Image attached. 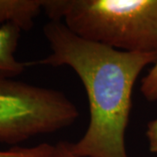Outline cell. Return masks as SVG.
Returning a JSON list of instances; mask_svg holds the SVG:
<instances>
[{"instance_id":"6da1fadb","label":"cell","mask_w":157,"mask_h":157,"mask_svg":"<svg viewBox=\"0 0 157 157\" xmlns=\"http://www.w3.org/2000/svg\"><path fill=\"white\" fill-rule=\"evenodd\" d=\"M52 53L25 66L71 67L80 78L89 102V124L84 135L71 143L78 157H129L126 131L136 79L154 65L157 53L129 52L94 43L74 34L62 21L43 28Z\"/></svg>"},{"instance_id":"7a4b0ae2","label":"cell","mask_w":157,"mask_h":157,"mask_svg":"<svg viewBox=\"0 0 157 157\" xmlns=\"http://www.w3.org/2000/svg\"><path fill=\"white\" fill-rule=\"evenodd\" d=\"M52 21L82 39L129 52L157 53V0H44Z\"/></svg>"},{"instance_id":"3957f363","label":"cell","mask_w":157,"mask_h":157,"mask_svg":"<svg viewBox=\"0 0 157 157\" xmlns=\"http://www.w3.org/2000/svg\"><path fill=\"white\" fill-rule=\"evenodd\" d=\"M77 107L61 92L0 78V143L17 144L67 128Z\"/></svg>"},{"instance_id":"277c9868","label":"cell","mask_w":157,"mask_h":157,"mask_svg":"<svg viewBox=\"0 0 157 157\" xmlns=\"http://www.w3.org/2000/svg\"><path fill=\"white\" fill-rule=\"evenodd\" d=\"M43 4L44 0H0V27L13 24L21 31L31 30Z\"/></svg>"},{"instance_id":"5b68a950","label":"cell","mask_w":157,"mask_h":157,"mask_svg":"<svg viewBox=\"0 0 157 157\" xmlns=\"http://www.w3.org/2000/svg\"><path fill=\"white\" fill-rule=\"evenodd\" d=\"M21 30L13 24L0 27V78H13L22 74L25 64L15 57Z\"/></svg>"},{"instance_id":"8992f818","label":"cell","mask_w":157,"mask_h":157,"mask_svg":"<svg viewBox=\"0 0 157 157\" xmlns=\"http://www.w3.org/2000/svg\"><path fill=\"white\" fill-rule=\"evenodd\" d=\"M55 146L40 143L30 147H16L9 150L0 151V157H54Z\"/></svg>"},{"instance_id":"52a82bcc","label":"cell","mask_w":157,"mask_h":157,"mask_svg":"<svg viewBox=\"0 0 157 157\" xmlns=\"http://www.w3.org/2000/svg\"><path fill=\"white\" fill-rule=\"evenodd\" d=\"M140 92L147 101H157V59L148 73L141 79Z\"/></svg>"},{"instance_id":"ba28073f","label":"cell","mask_w":157,"mask_h":157,"mask_svg":"<svg viewBox=\"0 0 157 157\" xmlns=\"http://www.w3.org/2000/svg\"><path fill=\"white\" fill-rule=\"evenodd\" d=\"M146 136L149 151L157 153V118L148 122L147 126Z\"/></svg>"},{"instance_id":"9c48e42d","label":"cell","mask_w":157,"mask_h":157,"mask_svg":"<svg viewBox=\"0 0 157 157\" xmlns=\"http://www.w3.org/2000/svg\"><path fill=\"white\" fill-rule=\"evenodd\" d=\"M54 157H78L71 149V142L61 141L55 145Z\"/></svg>"}]
</instances>
